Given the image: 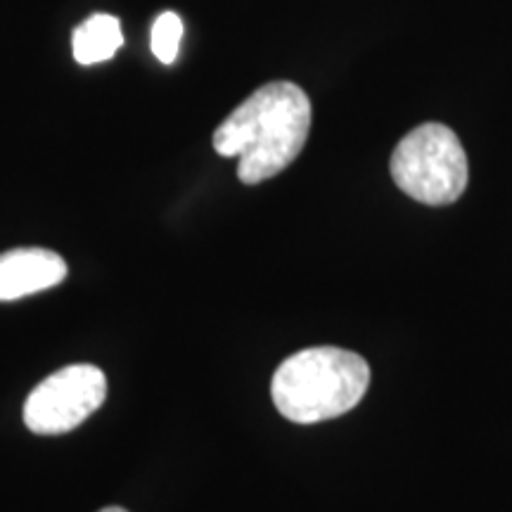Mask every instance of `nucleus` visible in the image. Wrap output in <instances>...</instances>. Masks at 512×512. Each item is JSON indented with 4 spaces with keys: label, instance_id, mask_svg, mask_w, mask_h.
I'll return each instance as SVG.
<instances>
[{
    "label": "nucleus",
    "instance_id": "nucleus-1",
    "mask_svg": "<svg viewBox=\"0 0 512 512\" xmlns=\"http://www.w3.org/2000/svg\"><path fill=\"white\" fill-rule=\"evenodd\" d=\"M311 100L297 83L271 81L254 91L214 131V150L238 157V178L259 185L302 155L311 131Z\"/></svg>",
    "mask_w": 512,
    "mask_h": 512
},
{
    "label": "nucleus",
    "instance_id": "nucleus-2",
    "mask_svg": "<svg viewBox=\"0 0 512 512\" xmlns=\"http://www.w3.org/2000/svg\"><path fill=\"white\" fill-rule=\"evenodd\" d=\"M368 384L370 366L363 356L339 347H311L280 363L271 396L287 420L313 425L356 408Z\"/></svg>",
    "mask_w": 512,
    "mask_h": 512
},
{
    "label": "nucleus",
    "instance_id": "nucleus-3",
    "mask_svg": "<svg viewBox=\"0 0 512 512\" xmlns=\"http://www.w3.org/2000/svg\"><path fill=\"white\" fill-rule=\"evenodd\" d=\"M389 169L399 190L430 207L460 200L470 181L463 143L451 128L437 121L406 133L396 145Z\"/></svg>",
    "mask_w": 512,
    "mask_h": 512
},
{
    "label": "nucleus",
    "instance_id": "nucleus-4",
    "mask_svg": "<svg viewBox=\"0 0 512 512\" xmlns=\"http://www.w3.org/2000/svg\"><path fill=\"white\" fill-rule=\"evenodd\" d=\"M107 399V377L91 363L64 366L27 396L24 425L41 437L76 430Z\"/></svg>",
    "mask_w": 512,
    "mask_h": 512
},
{
    "label": "nucleus",
    "instance_id": "nucleus-5",
    "mask_svg": "<svg viewBox=\"0 0 512 512\" xmlns=\"http://www.w3.org/2000/svg\"><path fill=\"white\" fill-rule=\"evenodd\" d=\"M67 261L53 249L19 247L0 254V302L38 294L67 278Z\"/></svg>",
    "mask_w": 512,
    "mask_h": 512
},
{
    "label": "nucleus",
    "instance_id": "nucleus-6",
    "mask_svg": "<svg viewBox=\"0 0 512 512\" xmlns=\"http://www.w3.org/2000/svg\"><path fill=\"white\" fill-rule=\"evenodd\" d=\"M121 46H124V34L119 19L112 15H91L72 34L74 60L83 67L112 60Z\"/></svg>",
    "mask_w": 512,
    "mask_h": 512
},
{
    "label": "nucleus",
    "instance_id": "nucleus-7",
    "mask_svg": "<svg viewBox=\"0 0 512 512\" xmlns=\"http://www.w3.org/2000/svg\"><path fill=\"white\" fill-rule=\"evenodd\" d=\"M183 38V19L176 12H162L152 24V53L162 64H174Z\"/></svg>",
    "mask_w": 512,
    "mask_h": 512
},
{
    "label": "nucleus",
    "instance_id": "nucleus-8",
    "mask_svg": "<svg viewBox=\"0 0 512 512\" xmlns=\"http://www.w3.org/2000/svg\"><path fill=\"white\" fill-rule=\"evenodd\" d=\"M100 512H128V510L117 508V505H112V508H105V510H100Z\"/></svg>",
    "mask_w": 512,
    "mask_h": 512
}]
</instances>
